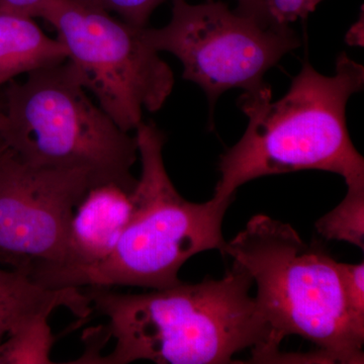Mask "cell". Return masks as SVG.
Wrapping results in <instances>:
<instances>
[{
	"instance_id": "6da1fadb",
	"label": "cell",
	"mask_w": 364,
	"mask_h": 364,
	"mask_svg": "<svg viewBox=\"0 0 364 364\" xmlns=\"http://www.w3.org/2000/svg\"><path fill=\"white\" fill-rule=\"evenodd\" d=\"M253 280L239 263L219 279L121 294L90 287L93 310L109 320L114 348L90 363H233L235 354L250 349L253 363H274L279 355L267 316L255 296Z\"/></svg>"
},
{
	"instance_id": "7a4b0ae2",
	"label": "cell",
	"mask_w": 364,
	"mask_h": 364,
	"mask_svg": "<svg viewBox=\"0 0 364 364\" xmlns=\"http://www.w3.org/2000/svg\"><path fill=\"white\" fill-rule=\"evenodd\" d=\"M364 67L341 53L333 76L306 61L286 95L272 102V86L248 91L238 107L248 117L240 140L222 155L212 200H233L237 189L259 177L322 170L364 186V159L346 124L349 98L363 90Z\"/></svg>"
},
{
	"instance_id": "3957f363",
	"label": "cell",
	"mask_w": 364,
	"mask_h": 364,
	"mask_svg": "<svg viewBox=\"0 0 364 364\" xmlns=\"http://www.w3.org/2000/svg\"><path fill=\"white\" fill-rule=\"evenodd\" d=\"M134 132L142 170L132 193L133 214L114 252L95 267L32 272L40 286L167 289L181 284L178 272L189 258L213 249L222 252L231 200L196 203L182 198L163 160L164 134L145 122Z\"/></svg>"
},
{
	"instance_id": "277c9868",
	"label": "cell",
	"mask_w": 364,
	"mask_h": 364,
	"mask_svg": "<svg viewBox=\"0 0 364 364\" xmlns=\"http://www.w3.org/2000/svg\"><path fill=\"white\" fill-rule=\"evenodd\" d=\"M222 253L252 279L277 346L296 335L329 363H363L364 335L347 312L337 261L321 246L301 240L291 225L256 215Z\"/></svg>"
},
{
	"instance_id": "5b68a950",
	"label": "cell",
	"mask_w": 364,
	"mask_h": 364,
	"mask_svg": "<svg viewBox=\"0 0 364 364\" xmlns=\"http://www.w3.org/2000/svg\"><path fill=\"white\" fill-rule=\"evenodd\" d=\"M0 142L28 164L85 172L95 186L133 193L138 181L135 135L91 100L67 61L9 85Z\"/></svg>"
},
{
	"instance_id": "8992f818",
	"label": "cell",
	"mask_w": 364,
	"mask_h": 364,
	"mask_svg": "<svg viewBox=\"0 0 364 364\" xmlns=\"http://www.w3.org/2000/svg\"><path fill=\"white\" fill-rule=\"evenodd\" d=\"M41 18L56 30L79 82L122 130L135 131L143 112L159 111L171 95L173 72L148 44L145 26L83 0H48Z\"/></svg>"
},
{
	"instance_id": "52a82bcc",
	"label": "cell",
	"mask_w": 364,
	"mask_h": 364,
	"mask_svg": "<svg viewBox=\"0 0 364 364\" xmlns=\"http://www.w3.org/2000/svg\"><path fill=\"white\" fill-rule=\"evenodd\" d=\"M172 1L169 23L160 28L145 26L144 36L153 49L181 62L182 77L205 91L210 112L232 88L248 92L269 86L265 73L301 46L289 26L264 28L224 2Z\"/></svg>"
},
{
	"instance_id": "ba28073f",
	"label": "cell",
	"mask_w": 364,
	"mask_h": 364,
	"mask_svg": "<svg viewBox=\"0 0 364 364\" xmlns=\"http://www.w3.org/2000/svg\"><path fill=\"white\" fill-rule=\"evenodd\" d=\"M93 186L85 172L28 164L0 142V264L28 274L61 264L72 215Z\"/></svg>"
},
{
	"instance_id": "9c48e42d",
	"label": "cell",
	"mask_w": 364,
	"mask_h": 364,
	"mask_svg": "<svg viewBox=\"0 0 364 364\" xmlns=\"http://www.w3.org/2000/svg\"><path fill=\"white\" fill-rule=\"evenodd\" d=\"M132 193L116 184L88 189L78 203L67 233L63 261L38 270L81 269L100 264L116 249L133 214Z\"/></svg>"
},
{
	"instance_id": "30bf717a",
	"label": "cell",
	"mask_w": 364,
	"mask_h": 364,
	"mask_svg": "<svg viewBox=\"0 0 364 364\" xmlns=\"http://www.w3.org/2000/svg\"><path fill=\"white\" fill-rule=\"evenodd\" d=\"M65 308L85 318L93 311L90 296L80 289H49L33 282L28 273L0 268V344L21 327L49 318Z\"/></svg>"
},
{
	"instance_id": "8fae6325",
	"label": "cell",
	"mask_w": 364,
	"mask_h": 364,
	"mask_svg": "<svg viewBox=\"0 0 364 364\" xmlns=\"http://www.w3.org/2000/svg\"><path fill=\"white\" fill-rule=\"evenodd\" d=\"M66 60L64 46L46 35L33 18L0 9V86Z\"/></svg>"
},
{
	"instance_id": "7c38bea8",
	"label": "cell",
	"mask_w": 364,
	"mask_h": 364,
	"mask_svg": "<svg viewBox=\"0 0 364 364\" xmlns=\"http://www.w3.org/2000/svg\"><path fill=\"white\" fill-rule=\"evenodd\" d=\"M316 229L327 240L348 242L364 248V186L347 188L342 202L316 223Z\"/></svg>"
},
{
	"instance_id": "4fadbf2b",
	"label": "cell",
	"mask_w": 364,
	"mask_h": 364,
	"mask_svg": "<svg viewBox=\"0 0 364 364\" xmlns=\"http://www.w3.org/2000/svg\"><path fill=\"white\" fill-rule=\"evenodd\" d=\"M40 318L28 323L0 344V364L52 363L55 337L48 323Z\"/></svg>"
},
{
	"instance_id": "5bb4252c",
	"label": "cell",
	"mask_w": 364,
	"mask_h": 364,
	"mask_svg": "<svg viewBox=\"0 0 364 364\" xmlns=\"http://www.w3.org/2000/svg\"><path fill=\"white\" fill-rule=\"evenodd\" d=\"M347 312L354 328L364 335V264L337 262Z\"/></svg>"
},
{
	"instance_id": "9a60e30c",
	"label": "cell",
	"mask_w": 364,
	"mask_h": 364,
	"mask_svg": "<svg viewBox=\"0 0 364 364\" xmlns=\"http://www.w3.org/2000/svg\"><path fill=\"white\" fill-rule=\"evenodd\" d=\"M86 4L116 14L119 18L136 26H147L151 14L165 0H83Z\"/></svg>"
},
{
	"instance_id": "2e32d148",
	"label": "cell",
	"mask_w": 364,
	"mask_h": 364,
	"mask_svg": "<svg viewBox=\"0 0 364 364\" xmlns=\"http://www.w3.org/2000/svg\"><path fill=\"white\" fill-rule=\"evenodd\" d=\"M323 0H265L274 26H289L299 18L306 20Z\"/></svg>"
},
{
	"instance_id": "e0dca14e",
	"label": "cell",
	"mask_w": 364,
	"mask_h": 364,
	"mask_svg": "<svg viewBox=\"0 0 364 364\" xmlns=\"http://www.w3.org/2000/svg\"><path fill=\"white\" fill-rule=\"evenodd\" d=\"M237 9L235 11L255 21L260 26L264 28L274 26L270 20L269 14H268L267 4L265 0H237Z\"/></svg>"
},
{
	"instance_id": "ac0fdd59",
	"label": "cell",
	"mask_w": 364,
	"mask_h": 364,
	"mask_svg": "<svg viewBox=\"0 0 364 364\" xmlns=\"http://www.w3.org/2000/svg\"><path fill=\"white\" fill-rule=\"evenodd\" d=\"M48 0H0V9L23 14L31 18H41Z\"/></svg>"
},
{
	"instance_id": "d6986e66",
	"label": "cell",
	"mask_w": 364,
	"mask_h": 364,
	"mask_svg": "<svg viewBox=\"0 0 364 364\" xmlns=\"http://www.w3.org/2000/svg\"><path fill=\"white\" fill-rule=\"evenodd\" d=\"M1 122H2V111L0 109V126H1Z\"/></svg>"
}]
</instances>
